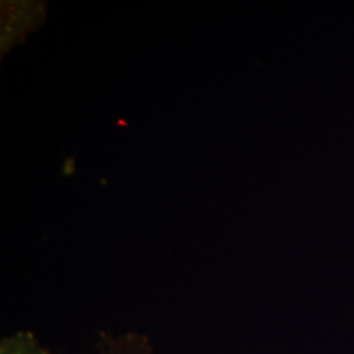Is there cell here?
<instances>
[{
	"instance_id": "cell-1",
	"label": "cell",
	"mask_w": 354,
	"mask_h": 354,
	"mask_svg": "<svg viewBox=\"0 0 354 354\" xmlns=\"http://www.w3.org/2000/svg\"><path fill=\"white\" fill-rule=\"evenodd\" d=\"M84 354H155L151 342L136 332L105 336Z\"/></svg>"
},
{
	"instance_id": "cell-2",
	"label": "cell",
	"mask_w": 354,
	"mask_h": 354,
	"mask_svg": "<svg viewBox=\"0 0 354 354\" xmlns=\"http://www.w3.org/2000/svg\"><path fill=\"white\" fill-rule=\"evenodd\" d=\"M0 354H50L29 330H17L0 342Z\"/></svg>"
}]
</instances>
